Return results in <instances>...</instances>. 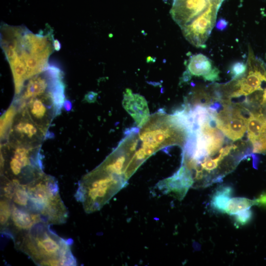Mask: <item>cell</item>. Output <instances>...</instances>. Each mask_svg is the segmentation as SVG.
<instances>
[{"label": "cell", "mask_w": 266, "mask_h": 266, "mask_svg": "<svg viewBox=\"0 0 266 266\" xmlns=\"http://www.w3.org/2000/svg\"><path fill=\"white\" fill-rule=\"evenodd\" d=\"M49 225L40 222L12 238L15 246L38 266H76L71 243L52 232Z\"/></svg>", "instance_id": "6da1fadb"}, {"label": "cell", "mask_w": 266, "mask_h": 266, "mask_svg": "<svg viewBox=\"0 0 266 266\" xmlns=\"http://www.w3.org/2000/svg\"><path fill=\"white\" fill-rule=\"evenodd\" d=\"M41 145L4 142L0 149L1 177L27 184L43 175Z\"/></svg>", "instance_id": "7a4b0ae2"}, {"label": "cell", "mask_w": 266, "mask_h": 266, "mask_svg": "<svg viewBox=\"0 0 266 266\" xmlns=\"http://www.w3.org/2000/svg\"><path fill=\"white\" fill-rule=\"evenodd\" d=\"M29 196V210L38 213L49 225L65 223L68 210L62 200L56 180L44 173L26 184Z\"/></svg>", "instance_id": "3957f363"}, {"label": "cell", "mask_w": 266, "mask_h": 266, "mask_svg": "<svg viewBox=\"0 0 266 266\" xmlns=\"http://www.w3.org/2000/svg\"><path fill=\"white\" fill-rule=\"evenodd\" d=\"M18 108L24 109L31 119L45 133L54 119L61 112L54 95V89L20 103Z\"/></svg>", "instance_id": "277c9868"}, {"label": "cell", "mask_w": 266, "mask_h": 266, "mask_svg": "<svg viewBox=\"0 0 266 266\" xmlns=\"http://www.w3.org/2000/svg\"><path fill=\"white\" fill-rule=\"evenodd\" d=\"M221 3L220 0L215 1L204 12L181 28L185 38L192 45L204 47Z\"/></svg>", "instance_id": "5b68a950"}, {"label": "cell", "mask_w": 266, "mask_h": 266, "mask_svg": "<svg viewBox=\"0 0 266 266\" xmlns=\"http://www.w3.org/2000/svg\"><path fill=\"white\" fill-rule=\"evenodd\" d=\"M46 134L31 119L24 109L17 108L5 141L39 145L41 144Z\"/></svg>", "instance_id": "8992f818"}, {"label": "cell", "mask_w": 266, "mask_h": 266, "mask_svg": "<svg viewBox=\"0 0 266 266\" xmlns=\"http://www.w3.org/2000/svg\"><path fill=\"white\" fill-rule=\"evenodd\" d=\"M221 0H173L170 13L182 28L204 12L216 1Z\"/></svg>", "instance_id": "52a82bcc"}, {"label": "cell", "mask_w": 266, "mask_h": 266, "mask_svg": "<svg viewBox=\"0 0 266 266\" xmlns=\"http://www.w3.org/2000/svg\"><path fill=\"white\" fill-rule=\"evenodd\" d=\"M53 41L50 33L46 35L34 34L24 29L20 39L18 50L48 59L53 50Z\"/></svg>", "instance_id": "ba28073f"}, {"label": "cell", "mask_w": 266, "mask_h": 266, "mask_svg": "<svg viewBox=\"0 0 266 266\" xmlns=\"http://www.w3.org/2000/svg\"><path fill=\"white\" fill-rule=\"evenodd\" d=\"M40 222L43 221L38 213L18 207L11 202L10 222L3 233L9 234L13 237L18 233L30 230Z\"/></svg>", "instance_id": "9c48e42d"}, {"label": "cell", "mask_w": 266, "mask_h": 266, "mask_svg": "<svg viewBox=\"0 0 266 266\" xmlns=\"http://www.w3.org/2000/svg\"><path fill=\"white\" fill-rule=\"evenodd\" d=\"M124 109L132 116L137 127H141L150 117L147 102L142 96L126 89L122 101Z\"/></svg>", "instance_id": "30bf717a"}, {"label": "cell", "mask_w": 266, "mask_h": 266, "mask_svg": "<svg viewBox=\"0 0 266 266\" xmlns=\"http://www.w3.org/2000/svg\"><path fill=\"white\" fill-rule=\"evenodd\" d=\"M194 181L191 173L184 166L181 165L179 169L172 176L160 183V187L164 188L166 192L172 193L179 200L184 197Z\"/></svg>", "instance_id": "8fae6325"}, {"label": "cell", "mask_w": 266, "mask_h": 266, "mask_svg": "<svg viewBox=\"0 0 266 266\" xmlns=\"http://www.w3.org/2000/svg\"><path fill=\"white\" fill-rule=\"evenodd\" d=\"M187 70L191 75L201 76L205 81L214 82L220 79V71L214 66L209 58L202 54H195L190 57Z\"/></svg>", "instance_id": "7c38bea8"}, {"label": "cell", "mask_w": 266, "mask_h": 266, "mask_svg": "<svg viewBox=\"0 0 266 266\" xmlns=\"http://www.w3.org/2000/svg\"><path fill=\"white\" fill-rule=\"evenodd\" d=\"M247 119L243 115L239 106L233 107L232 114L217 126L224 135L235 141L241 138L246 131Z\"/></svg>", "instance_id": "4fadbf2b"}, {"label": "cell", "mask_w": 266, "mask_h": 266, "mask_svg": "<svg viewBox=\"0 0 266 266\" xmlns=\"http://www.w3.org/2000/svg\"><path fill=\"white\" fill-rule=\"evenodd\" d=\"M8 62L13 76L15 94L17 96L21 93L25 82L27 80V68L18 54Z\"/></svg>", "instance_id": "5bb4252c"}, {"label": "cell", "mask_w": 266, "mask_h": 266, "mask_svg": "<svg viewBox=\"0 0 266 266\" xmlns=\"http://www.w3.org/2000/svg\"><path fill=\"white\" fill-rule=\"evenodd\" d=\"M248 137L252 139L266 133V117L262 113H253L247 120Z\"/></svg>", "instance_id": "9a60e30c"}, {"label": "cell", "mask_w": 266, "mask_h": 266, "mask_svg": "<svg viewBox=\"0 0 266 266\" xmlns=\"http://www.w3.org/2000/svg\"><path fill=\"white\" fill-rule=\"evenodd\" d=\"M232 193L233 189L231 187L229 186L219 187L213 194L211 198V205L212 208L218 212L225 213Z\"/></svg>", "instance_id": "2e32d148"}, {"label": "cell", "mask_w": 266, "mask_h": 266, "mask_svg": "<svg viewBox=\"0 0 266 266\" xmlns=\"http://www.w3.org/2000/svg\"><path fill=\"white\" fill-rule=\"evenodd\" d=\"M254 205H255L254 200L244 197L232 198L229 201L225 213L234 215L241 211L250 209Z\"/></svg>", "instance_id": "e0dca14e"}, {"label": "cell", "mask_w": 266, "mask_h": 266, "mask_svg": "<svg viewBox=\"0 0 266 266\" xmlns=\"http://www.w3.org/2000/svg\"><path fill=\"white\" fill-rule=\"evenodd\" d=\"M17 107L13 102L0 118V139L4 142L7 140Z\"/></svg>", "instance_id": "ac0fdd59"}, {"label": "cell", "mask_w": 266, "mask_h": 266, "mask_svg": "<svg viewBox=\"0 0 266 266\" xmlns=\"http://www.w3.org/2000/svg\"><path fill=\"white\" fill-rule=\"evenodd\" d=\"M11 214V202L3 197H0V222L1 232L4 233L7 229L10 220Z\"/></svg>", "instance_id": "d6986e66"}, {"label": "cell", "mask_w": 266, "mask_h": 266, "mask_svg": "<svg viewBox=\"0 0 266 266\" xmlns=\"http://www.w3.org/2000/svg\"><path fill=\"white\" fill-rule=\"evenodd\" d=\"M253 145L254 153H262L266 151V133L250 140Z\"/></svg>", "instance_id": "ffe728a7"}, {"label": "cell", "mask_w": 266, "mask_h": 266, "mask_svg": "<svg viewBox=\"0 0 266 266\" xmlns=\"http://www.w3.org/2000/svg\"><path fill=\"white\" fill-rule=\"evenodd\" d=\"M233 216L235 224L239 226H243L248 224L251 221L252 212L250 209H248L237 213Z\"/></svg>", "instance_id": "44dd1931"}, {"label": "cell", "mask_w": 266, "mask_h": 266, "mask_svg": "<svg viewBox=\"0 0 266 266\" xmlns=\"http://www.w3.org/2000/svg\"><path fill=\"white\" fill-rule=\"evenodd\" d=\"M246 64L243 62H236L232 64L230 68V72L232 75V79L238 78L243 75L246 72Z\"/></svg>", "instance_id": "7402d4cb"}, {"label": "cell", "mask_w": 266, "mask_h": 266, "mask_svg": "<svg viewBox=\"0 0 266 266\" xmlns=\"http://www.w3.org/2000/svg\"><path fill=\"white\" fill-rule=\"evenodd\" d=\"M228 26V21L224 18L219 19L216 23V28L219 31H224Z\"/></svg>", "instance_id": "603a6c76"}, {"label": "cell", "mask_w": 266, "mask_h": 266, "mask_svg": "<svg viewBox=\"0 0 266 266\" xmlns=\"http://www.w3.org/2000/svg\"><path fill=\"white\" fill-rule=\"evenodd\" d=\"M255 205L266 207V192L260 195L256 199L254 200Z\"/></svg>", "instance_id": "cb8c5ba5"}, {"label": "cell", "mask_w": 266, "mask_h": 266, "mask_svg": "<svg viewBox=\"0 0 266 266\" xmlns=\"http://www.w3.org/2000/svg\"><path fill=\"white\" fill-rule=\"evenodd\" d=\"M191 74L186 70L183 73L182 76V81L184 82L189 81L191 78Z\"/></svg>", "instance_id": "d4e9b609"}, {"label": "cell", "mask_w": 266, "mask_h": 266, "mask_svg": "<svg viewBox=\"0 0 266 266\" xmlns=\"http://www.w3.org/2000/svg\"><path fill=\"white\" fill-rule=\"evenodd\" d=\"M96 96V93L94 92H90L86 96V99H87L89 101H93L94 100H95Z\"/></svg>", "instance_id": "484cf974"}, {"label": "cell", "mask_w": 266, "mask_h": 266, "mask_svg": "<svg viewBox=\"0 0 266 266\" xmlns=\"http://www.w3.org/2000/svg\"><path fill=\"white\" fill-rule=\"evenodd\" d=\"M251 156L253 157V166L255 168L257 169L259 160V158L256 154H252Z\"/></svg>", "instance_id": "4316f807"}, {"label": "cell", "mask_w": 266, "mask_h": 266, "mask_svg": "<svg viewBox=\"0 0 266 266\" xmlns=\"http://www.w3.org/2000/svg\"><path fill=\"white\" fill-rule=\"evenodd\" d=\"M54 49L56 51H59L61 49V46L59 41L57 39L54 40L53 41Z\"/></svg>", "instance_id": "83f0119b"}, {"label": "cell", "mask_w": 266, "mask_h": 266, "mask_svg": "<svg viewBox=\"0 0 266 266\" xmlns=\"http://www.w3.org/2000/svg\"><path fill=\"white\" fill-rule=\"evenodd\" d=\"M223 0H222V1H223Z\"/></svg>", "instance_id": "f1b7e54d"}]
</instances>
